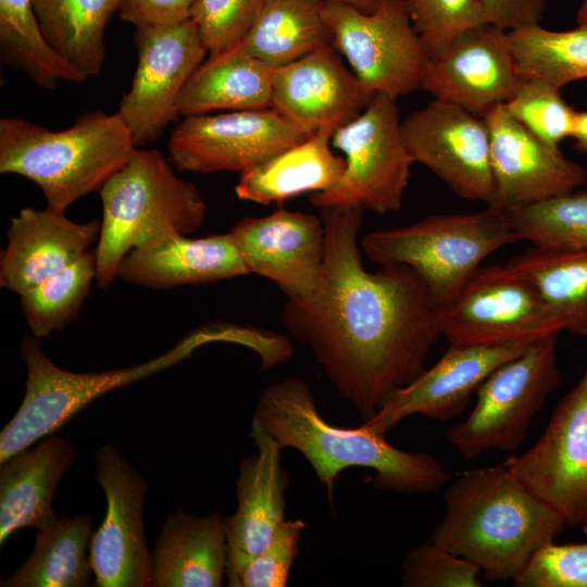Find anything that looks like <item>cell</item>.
<instances>
[{
    "label": "cell",
    "instance_id": "1",
    "mask_svg": "<svg viewBox=\"0 0 587 587\" xmlns=\"http://www.w3.org/2000/svg\"><path fill=\"white\" fill-rule=\"evenodd\" d=\"M363 211L321 209L325 259L319 284L307 298H287L280 321L366 421L425 370L441 335L438 309L411 267L364 268L358 245Z\"/></svg>",
    "mask_w": 587,
    "mask_h": 587
},
{
    "label": "cell",
    "instance_id": "2",
    "mask_svg": "<svg viewBox=\"0 0 587 587\" xmlns=\"http://www.w3.org/2000/svg\"><path fill=\"white\" fill-rule=\"evenodd\" d=\"M252 420L282 449L292 448L305 458L333 510L336 482L350 467L375 471V488L403 495L433 492L450 480V474L429 453L399 449L385 435L362 425L330 424L316 408L309 385L298 377H285L266 386Z\"/></svg>",
    "mask_w": 587,
    "mask_h": 587
},
{
    "label": "cell",
    "instance_id": "3",
    "mask_svg": "<svg viewBox=\"0 0 587 587\" xmlns=\"http://www.w3.org/2000/svg\"><path fill=\"white\" fill-rule=\"evenodd\" d=\"M445 507L429 541L473 562L488 580L513 582L565 525L503 463L458 474Z\"/></svg>",
    "mask_w": 587,
    "mask_h": 587
},
{
    "label": "cell",
    "instance_id": "4",
    "mask_svg": "<svg viewBox=\"0 0 587 587\" xmlns=\"http://www.w3.org/2000/svg\"><path fill=\"white\" fill-rule=\"evenodd\" d=\"M135 149L117 112H86L71 127L57 132L16 116L0 120V173L34 182L47 209L58 213L99 192Z\"/></svg>",
    "mask_w": 587,
    "mask_h": 587
},
{
    "label": "cell",
    "instance_id": "5",
    "mask_svg": "<svg viewBox=\"0 0 587 587\" xmlns=\"http://www.w3.org/2000/svg\"><path fill=\"white\" fill-rule=\"evenodd\" d=\"M99 193L102 220L95 252L100 288L112 284L121 261L134 248L167 229L189 236L207 216L197 187L179 178L155 149L136 148Z\"/></svg>",
    "mask_w": 587,
    "mask_h": 587
},
{
    "label": "cell",
    "instance_id": "6",
    "mask_svg": "<svg viewBox=\"0 0 587 587\" xmlns=\"http://www.w3.org/2000/svg\"><path fill=\"white\" fill-rule=\"evenodd\" d=\"M517 241L508 212L487 205L474 213L429 215L405 226L375 230L363 237L361 247L379 265L411 267L439 311L488 255Z\"/></svg>",
    "mask_w": 587,
    "mask_h": 587
},
{
    "label": "cell",
    "instance_id": "7",
    "mask_svg": "<svg viewBox=\"0 0 587 587\" xmlns=\"http://www.w3.org/2000/svg\"><path fill=\"white\" fill-rule=\"evenodd\" d=\"M214 341H217V333L213 326H208L142 364L77 373L52 362L39 338L33 335L24 337L20 352L27 370L26 389L18 410L0 433V463L55 433L102 395L163 371L190 355L198 347Z\"/></svg>",
    "mask_w": 587,
    "mask_h": 587
},
{
    "label": "cell",
    "instance_id": "8",
    "mask_svg": "<svg viewBox=\"0 0 587 587\" xmlns=\"http://www.w3.org/2000/svg\"><path fill=\"white\" fill-rule=\"evenodd\" d=\"M558 336L537 339L488 375L469 416L446 432L458 453L473 459L490 449L513 452L522 445L533 419L560 383Z\"/></svg>",
    "mask_w": 587,
    "mask_h": 587
},
{
    "label": "cell",
    "instance_id": "9",
    "mask_svg": "<svg viewBox=\"0 0 587 587\" xmlns=\"http://www.w3.org/2000/svg\"><path fill=\"white\" fill-rule=\"evenodd\" d=\"M397 99L375 93L330 145L344 153L345 168L328 190L312 193L315 207L361 208L388 213L401 208L414 163L404 143Z\"/></svg>",
    "mask_w": 587,
    "mask_h": 587
},
{
    "label": "cell",
    "instance_id": "10",
    "mask_svg": "<svg viewBox=\"0 0 587 587\" xmlns=\"http://www.w3.org/2000/svg\"><path fill=\"white\" fill-rule=\"evenodd\" d=\"M449 345H529L563 330L535 285L508 263L480 266L460 294L438 311Z\"/></svg>",
    "mask_w": 587,
    "mask_h": 587
},
{
    "label": "cell",
    "instance_id": "11",
    "mask_svg": "<svg viewBox=\"0 0 587 587\" xmlns=\"http://www.w3.org/2000/svg\"><path fill=\"white\" fill-rule=\"evenodd\" d=\"M332 45L349 63L365 96L395 99L421 89L425 54L405 0H380L373 12L325 0Z\"/></svg>",
    "mask_w": 587,
    "mask_h": 587
},
{
    "label": "cell",
    "instance_id": "12",
    "mask_svg": "<svg viewBox=\"0 0 587 587\" xmlns=\"http://www.w3.org/2000/svg\"><path fill=\"white\" fill-rule=\"evenodd\" d=\"M134 42L137 66L117 113L136 148H141L158 140L177 118L178 98L208 50L191 18L136 26Z\"/></svg>",
    "mask_w": 587,
    "mask_h": 587
},
{
    "label": "cell",
    "instance_id": "13",
    "mask_svg": "<svg viewBox=\"0 0 587 587\" xmlns=\"http://www.w3.org/2000/svg\"><path fill=\"white\" fill-rule=\"evenodd\" d=\"M313 134L276 110L189 115L168 139V158L180 171L248 172Z\"/></svg>",
    "mask_w": 587,
    "mask_h": 587
},
{
    "label": "cell",
    "instance_id": "14",
    "mask_svg": "<svg viewBox=\"0 0 587 587\" xmlns=\"http://www.w3.org/2000/svg\"><path fill=\"white\" fill-rule=\"evenodd\" d=\"M503 464L565 525L582 526L587 520V367L554 408L538 440Z\"/></svg>",
    "mask_w": 587,
    "mask_h": 587
},
{
    "label": "cell",
    "instance_id": "15",
    "mask_svg": "<svg viewBox=\"0 0 587 587\" xmlns=\"http://www.w3.org/2000/svg\"><path fill=\"white\" fill-rule=\"evenodd\" d=\"M95 470L105 495L107 512L90 544L92 586H151L152 552L142 519L146 479L110 442L96 451Z\"/></svg>",
    "mask_w": 587,
    "mask_h": 587
},
{
    "label": "cell",
    "instance_id": "16",
    "mask_svg": "<svg viewBox=\"0 0 587 587\" xmlns=\"http://www.w3.org/2000/svg\"><path fill=\"white\" fill-rule=\"evenodd\" d=\"M401 132L414 163L426 166L459 197L490 202V140L482 116L434 99L409 114Z\"/></svg>",
    "mask_w": 587,
    "mask_h": 587
},
{
    "label": "cell",
    "instance_id": "17",
    "mask_svg": "<svg viewBox=\"0 0 587 587\" xmlns=\"http://www.w3.org/2000/svg\"><path fill=\"white\" fill-rule=\"evenodd\" d=\"M522 79L509 32L486 23L462 33L439 58L425 60L421 89L483 117L505 103Z\"/></svg>",
    "mask_w": 587,
    "mask_h": 587
},
{
    "label": "cell",
    "instance_id": "18",
    "mask_svg": "<svg viewBox=\"0 0 587 587\" xmlns=\"http://www.w3.org/2000/svg\"><path fill=\"white\" fill-rule=\"evenodd\" d=\"M483 118L490 140L491 205L509 210L544 201L584 186L587 173L560 149L545 143L498 104Z\"/></svg>",
    "mask_w": 587,
    "mask_h": 587
},
{
    "label": "cell",
    "instance_id": "19",
    "mask_svg": "<svg viewBox=\"0 0 587 587\" xmlns=\"http://www.w3.org/2000/svg\"><path fill=\"white\" fill-rule=\"evenodd\" d=\"M529 345H449L433 366L391 392L361 425L372 433L385 435L414 414L436 421L450 420L464 411L492 371L523 353Z\"/></svg>",
    "mask_w": 587,
    "mask_h": 587
},
{
    "label": "cell",
    "instance_id": "20",
    "mask_svg": "<svg viewBox=\"0 0 587 587\" xmlns=\"http://www.w3.org/2000/svg\"><path fill=\"white\" fill-rule=\"evenodd\" d=\"M229 234L249 273L271 279L289 299L315 290L325 259L321 216L280 207L263 217H243Z\"/></svg>",
    "mask_w": 587,
    "mask_h": 587
},
{
    "label": "cell",
    "instance_id": "21",
    "mask_svg": "<svg viewBox=\"0 0 587 587\" xmlns=\"http://www.w3.org/2000/svg\"><path fill=\"white\" fill-rule=\"evenodd\" d=\"M250 437L257 452L239 462L237 509L223 517L227 539V582L260 554L285 522L288 474L279 444L254 420Z\"/></svg>",
    "mask_w": 587,
    "mask_h": 587
},
{
    "label": "cell",
    "instance_id": "22",
    "mask_svg": "<svg viewBox=\"0 0 587 587\" xmlns=\"http://www.w3.org/2000/svg\"><path fill=\"white\" fill-rule=\"evenodd\" d=\"M370 100L333 45L274 68L272 109L311 134L334 133Z\"/></svg>",
    "mask_w": 587,
    "mask_h": 587
},
{
    "label": "cell",
    "instance_id": "23",
    "mask_svg": "<svg viewBox=\"0 0 587 587\" xmlns=\"http://www.w3.org/2000/svg\"><path fill=\"white\" fill-rule=\"evenodd\" d=\"M247 274L229 233L191 238L167 229L129 251L117 267L116 278L151 289H172Z\"/></svg>",
    "mask_w": 587,
    "mask_h": 587
},
{
    "label": "cell",
    "instance_id": "24",
    "mask_svg": "<svg viewBox=\"0 0 587 587\" xmlns=\"http://www.w3.org/2000/svg\"><path fill=\"white\" fill-rule=\"evenodd\" d=\"M101 221L76 223L49 209L24 208L11 218L0 285L18 296L72 264L98 241Z\"/></svg>",
    "mask_w": 587,
    "mask_h": 587
},
{
    "label": "cell",
    "instance_id": "25",
    "mask_svg": "<svg viewBox=\"0 0 587 587\" xmlns=\"http://www.w3.org/2000/svg\"><path fill=\"white\" fill-rule=\"evenodd\" d=\"M74 455L73 445L53 433L0 463L1 546L21 528L38 530L59 519L52 500Z\"/></svg>",
    "mask_w": 587,
    "mask_h": 587
},
{
    "label": "cell",
    "instance_id": "26",
    "mask_svg": "<svg viewBox=\"0 0 587 587\" xmlns=\"http://www.w3.org/2000/svg\"><path fill=\"white\" fill-rule=\"evenodd\" d=\"M227 567V539L220 513L176 510L161 525L152 552V587H220Z\"/></svg>",
    "mask_w": 587,
    "mask_h": 587
},
{
    "label": "cell",
    "instance_id": "27",
    "mask_svg": "<svg viewBox=\"0 0 587 587\" xmlns=\"http://www.w3.org/2000/svg\"><path fill=\"white\" fill-rule=\"evenodd\" d=\"M274 68L235 45L209 54L185 85L178 101L179 115L216 110L246 111L272 108Z\"/></svg>",
    "mask_w": 587,
    "mask_h": 587
},
{
    "label": "cell",
    "instance_id": "28",
    "mask_svg": "<svg viewBox=\"0 0 587 587\" xmlns=\"http://www.w3.org/2000/svg\"><path fill=\"white\" fill-rule=\"evenodd\" d=\"M332 133L317 132L307 140L241 174L239 199L260 204L282 203L303 192H323L340 178L345 159L333 151Z\"/></svg>",
    "mask_w": 587,
    "mask_h": 587
},
{
    "label": "cell",
    "instance_id": "29",
    "mask_svg": "<svg viewBox=\"0 0 587 587\" xmlns=\"http://www.w3.org/2000/svg\"><path fill=\"white\" fill-rule=\"evenodd\" d=\"M92 519L75 515L58 519L36 530L33 552L1 587H86L93 575L90 544Z\"/></svg>",
    "mask_w": 587,
    "mask_h": 587
},
{
    "label": "cell",
    "instance_id": "30",
    "mask_svg": "<svg viewBox=\"0 0 587 587\" xmlns=\"http://www.w3.org/2000/svg\"><path fill=\"white\" fill-rule=\"evenodd\" d=\"M325 0H264L243 49L276 68L332 45Z\"/></svg>",
    "mask_w": 587,
    "mask_h": 587
},
{
    "label": "cell",
    "instance_id": "31",
    "mask_svg": "<svg viewBox=\"0 0 587 587\" xmlns=\"http://www.w3.org/2000/svg\"><path fill=\"white\" fill-rule=\"evenodd\" d=\"M50 46L87 77L100 74L104 33L121 0H32Z\"/></svg>",
    "mask_w": 587,
    "mask_h": 587
},
{
    "label": "cell",
    "instance_id": "32",
    "mask_svg": "<svg viewBox=\"0 0 587 587\" xmlns=\"http://www.w3.org/2000/svg\"><path fill=\"white\" fill-rule=\"evenodd\" d=\"M507 263L535 285L563 330L587 336V249L532 246Z\"/></svg>",
    "mask_w": 587,
    "mask_h": 587
},
{
    "label": "cell",
    "instance_id": "33",
    "mask_svg": "<svg viewBox=\"0 0 587 587\" xmlns=\"http://www.w3.org/2000/svg\"><path fill=\"white\" fill-rule=\"evenodd\" d=\"M0 55L43 89L88 78L50 46L32 0H0Z\"/></svg>",
    "mask_w": 587,
    "mask_h": 587
},
{
    "label": "cell",
    "instance_id": "34",
    "mask_svg": "<svg viewBox=\"0 0 587 587\" xmlns=\"http://www.w3.org/2000/svg\"><path fill=\"white\" fill-rule=\"evenodd\" d=\"M93 280L97 258L95 251H88L20 295L21 311L32 335L47 338L75 321Z\"/></svg>",
    "mask_w": 587,
    "mask_h": 587
},
{
    "label": "cell",
    "instance_id": "35",
    "mask_svg": "<svg viewBox=\"0 0 587 587\" xmlns=\"http://www.w3.org/2000/svg\"><path fill=\"white\" fill-rule=\"evenodd\" d=\"M509 37L523 78L539 77L559 88L587 79V26L560 32L538 24Z\"/></svg>",
    "mask_w": 587,
    "mask_h": 587
},
{
    "label": "cell",
    "instance_id": "36",
    "mask_svg": "<svg viewBox=\"0 0 587 587\" xmlns=\"http://www.w3.org/2000/svg\"><path fill=\"white\" fill-rule=\"evenodd\" d=\"M519 240L546 249H587V191L505 210Z\"/></svg>",
    "mask_w": 587,
    "mask_h": 587
},
{
    "label": "cell",
    "instance_id": "37",
    "mask_svg": "<svg viewBox=\"0 0 587 587\" xmlns=\"http://www.w3.org/2000/svg\"><path fill=\"white\" fill-rule=\"evenodd\" d=\"M561 88L539 78H523L511 98L503 103L513 118L534 136L560 149L573 135L577 111L561 95Z\"/></svg>",
    "mask_w": 587,
    "mask_h": 587
},
{
    "label": "cell",
    "instance_id": "38",
    "mask_svg": "<svg viewBox=\"0 0 587 587\" xmlns=\"http://www.w3.org/2000/svg\"><path fill=\"white\" fill-rule=\"evenodd\" d=\"M426 60L439 58L462 33L488 23L482 0H405Z\"/></svg>",
    "mask_w": 587,
    "mask_h": 587
},
{
    "label": "cell",
    "instance_id": "39",
    "mask_svg": "<svg viewBox=\"0 0 587 587\" xmlns=\"http://www.w3.org/2000/svg\"><path fill=\"white\" fill-rule=\"evenodd\" d=\"M480 569L432 541L413 548L402 563L404 587H482Z\"/></svg>",
    "mask_w": 587,
    "mask_h": 587
},
{
    "label": "cell",
    "instance_id": "40",
    "mask_svg": "<svg viewBox=\"0 0 587 587\" xmlns=\"http://www.w3.org/2000/svg\"><path fill=\"white\" fill-rule=\"evenodd\" d=\"M264 0H196L190 18L197 25L209 54L242 41Z\"/></svg>",
    "mask_w": 587,
    "mask_h": 587
},
{
    "label": "cell",
    "instance_id": "41",
    "mask_svg": "<svg viewBox=\"0 0 587 587\" xmlns=\"http://www.w3.org/2000/svg\"><path fill=\"white\" fill-rule=\"evenodd\" d=\"M303 520H285L266 548L229 579L230 587H285L300 551Z\"/></svg>",
    "mask_w": 587,
    "mask_h": 587
},
{
    "label": "cell",
    "instance_id": "42",
    "mask_svg": "<svg viewBox=\"0 0 587 587\" xmlns=\"http://www.w3.org/2000/svg\"><path fill=\"white\" fill-rule=\"evenodd\" d=\"M515 587H587V542L557 545L550 541L538 549Z\"/></svg>",
    "mask_w": 587,
    "mask_h": 587
},
{
    "label": "cell",
    "instance_id": "43",
    "mask_svg": "<svg viewBox=\"0 0 587 587\" xmlns=\"http://www.w3.org/2000/svg\"><path fill=\"white\" fill-rule=\"evenodd\" d=\"M196 0H121L122 20L136 26L163 25L190 18Z\"/></svg>",
    "mask_w": 587,
    "mask_h": 587
},
{
    "label": "cell",
    "instance_id": "44",
    "mask_svg": "<svg viewBox=\"0 0 587 587\" xmlns=\"http://www.w3.org/2000/svg\"><path fill=\"white\" fill-rule=\"evenodd\" d=\"M489 24L503 30L540 24L545 0H482Z\"/></svg>",
    "mask_w": 587,
    "mask_h": 587
},
{
    "label": "cell",
    "instance_id": "45",
    "mask_svg": "<svg viewBox=\"0 0 587 587\" xmlns=\"http://www.w3.org/2000/svg\"><path fill=\"white\" fill-rule=\"evenodd\" d=\"M575 148L587 154V111H577L572 137Z\"/></svg>",
    "mask_w": 587,
    "mask_h": 587
},
{
    "label": "cell",
    "instance_id": "46",
    "mask_svg": "<svg viewBox=\"0 0 587 587\" xmlns=\"http://www.w3.org/2000/svg\"><path fill=\"white\" fill-rule=\"evenodd\" d=\"M341 2L363 12H373L379 4L380 0H330Z\"/></svg>",
    "mask_w": 587,
    "mask_h": 587
},
{
    "label": "cell",
    "instance_id": "47",
    "mask_svg": "<svg viewBox=\"0 0 587 587\" xmlns=\"http://www.w3.org/2000/svg\"><path fill=\"white\" fill-rule=\"evenodd\" d=\"M576 23L578 26H587V0H582L577 11Z\"/></svg>",
    "mask_w": 587,
    "mask_h": 587
},
{
    "label": "cell",
    "instance_id": "48",
    "mask_svg": "<svg viewBox=\"0 0 587 587\" xmlns=\"http://www.w3.org/2000/svg\"><path fill=\"white\" fill-rule=\"evenodd\" d=\"M584 533L587 535V520L582 524Z\"/></svg>",
    "mask_w": 587,
    "mask_h": 587
}]
</instances>
